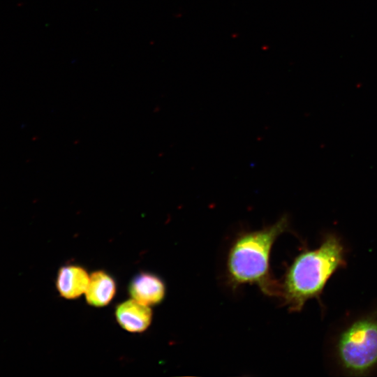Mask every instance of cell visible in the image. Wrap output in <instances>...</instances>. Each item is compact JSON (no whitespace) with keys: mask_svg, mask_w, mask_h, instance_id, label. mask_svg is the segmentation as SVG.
<instances>
[{"mask_svg":"<svg viewBox=\"0 0 377 377\" xmlns=\"http://www.w3.org/2000/svg\"><path fill=\"white\" fill-rule=\"evenodd\" d=\"M346 251L333 233L323 238L318 247L304 249L287 267L279 282L283 304L292 312L300 311L306 302L319 299L332 276L346 265Z\"/></svg>","mask_w":377,"mask_h":377,"instance_id":"1","label":"cell"},{"mask_svg":"<svg viewBox=\"0 0 377 377\" xmlns=\"http://www.w3.org/2000/svg\"><path fill=\"white\" fill-rule=\"evenodd\" d=\"M288 229V217L283 215L270 226L239 232L226 257V278L230 286L237 288L253 284L265 295L279 297V282L271 275L270 255L276 239Z\"/></svg>","mask_w":377,"mask_h":377,"instance_id":"2","label":"cell"},{"mask_svg":"<svg viewBox=\"0 0 377 377\" xmlns=\"http://www.w3.org/2000/svg\"><path fill=\"white\" fill-rule=\"evenodd\" d=\"M328 354L333 369L346 376L377 372V309L350 316L334 330Z\"/></svg>","mask_w":377,"mask_h":377,"instance_id":"3","label":"cell"},{"mask_svg":"<svg viewBox=\"0 0 377 377\" xmlns=\"http://www.w3.org/2000/svg\"><path fill=\"white\" fill-rule=\"evenodd\" d=\"M115 316L119 325L125 330L142 332L149 326L152 312L149 306L131 299L116 307Z\"/></svg>","mask_w":377,"mask_h":377,"instance_id":"4","label":"cell"},{"mask_svg":"<svg viewBox=\"0 0 377 377\" xmlns=\"http://www.w3.org/2000/svg\"><path fill=\"white\" fill-rule=\"evenodd\" d=\"M129 293L133 299L140 303L147 306L155 305L164 299L165 287L158 276L142 272L132 279Z\"/></svg>","mask_w":377,"mask_h":377,"instance_id":"5","label":"cell"},{"mask_svg":"<svg viewBox=\"0 0 377 377\" xmlns=\"http://www.w3.org/2000/svg\"><path fill=\"white\" fill-rule=\"evenodd\" d=\"M90 276L78 265L61 267L58 272L56 286L60 295L66 299H75L85 293Z\"/></svg>","mask_w":377,"mask_h":377,"instance_id":"6","label":"cell"},{"mask_svg":"<svg viewBox=\"0 0 377 377\" xmlns=\"http://www.w3.org/2000/svg\"><path fill=\"white\" fill-rule=\"evenodd\" d=\"M116 293V284L113 278L104 271L93 272L85 292L87 303L96 307L107 305Z\"/></svg>","mask_w":377,"mask_h":377,"instance_id":"7","label":"cell"}]
</instances>
